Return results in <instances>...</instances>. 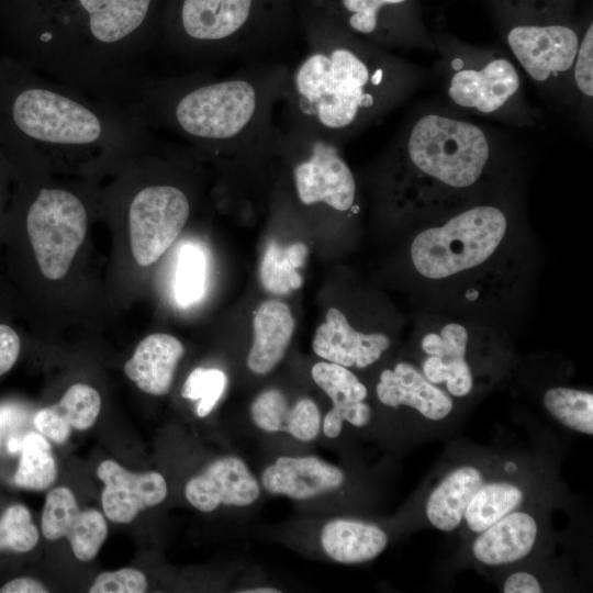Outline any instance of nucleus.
I'll return each instance as SVG.
<instances>
[{"mask_svg":"<svg viewBox=\"0 0 593 593\" xmlns=\"http://www.w3.org/2000/svg\"><path fill=\"white\" fill-rule=\"evenodd\" d=\"M572 81L581 96H593V24L591 23L580 38L578 52L571 69Z\"/></svg>","mask_w":593,"mask_h":593,"instance_id":"obj_37","label":"nucleus"},{"mask_svg":"<svg viewBox=\"0 0 593 593\" xmlns=\"http://www.w3.org/2000/svg\"><path fill=\"white\" fill-rule=\"evenodd\" d=\"M481 533L473 541V555L485 564L496 566L526 557L535 544L537 525L529 514L515 512Z\"/></svg>","mask_w":593,"mask_h":593,"instance_id":"obj_25","label":"nucleus"},{"mask_svg":"<svg viewBox=\"0 0 593 593\" xmlns=\"http://www.w3.org/2000/svg\"><path fill=\"white\" fill-rule=\"evenodd\" d=\"M544 404L564 426L588 435L593 434L592 393L563 387L552 388L545 393Z\"/></svg>","mask_w":593,"mask_h":593,"instance_id":"obj_31","label":"nucleus"},{"mask_svg":"<svg viewBox=\"0 0 593 593\" xmlns=\"http://www.w3.org/2000/svg\"><path fill=\"white\" fill-rule=\"evenodd\" d=\"M48 590L38 580L33 578H16L7 582L0 593H46Z\"/></svg>","mask_w":593,"mask_h":593,"instance_id":"obj_40","label":"nucleus"},{"mask_svg":"<svg viewBox=\"0 0 593 593\" xmlns=\"http://www.w3.org/2000/svg\"><path fill=\"white\" fill-rule=\"evenodd\" d=\"M523 500V492L510 483L481 485L470 500L463 517L469 528L481 533L515 510Z\"/></svg>","mask_w":593,"mask_h":593,"instance_id":"obj_29","label":"nucleus"},{"mask_svg":"<svg viewBox=\"0 0 593 593\" xmlns=\"http://www.w3.org/2000/svg\"><path fill=\"white\" fill-rule=\"evenodd\" d=\"M101 410L99 392L83 383L72 384L61 399L40 410L33 423L35 428L57 444L65 443L71 430H86L97 421Z\"/></svg>","mask_w":593,"mask_h":593,"instance_id":"obj_24","label":"nucleus"},{"mask_svg":"<svg viewBox=\"0 0 593 593\" xmlns=\"http://www.w3.org/2000/svg\"><path fill=\"white\" fill-rule=\"evenodd\" d=\"M242 592L244 593H278L280 591L273 588H256V589L245 590Z\"/></svg>","mask_w":593,"mask_h":593,"instance_id":"obj_41","label":"nucleus"},{"mask_svg":"<svg viewBox=\"0 0 593 593\" xmlns=\"http://www.w3.org/2000/svg\"><path fill=\"white\" fill-rule=\"evenodd\" d=\"M307 247L303 243L281 246L277 242L268 243L260 262V282L272 294H287L300 289L303 283L298 269L303 267Z\"/></svg>","mask_w":593,"mask_h":593,"instance_id":"obj_28","label":"nucleus"},{"mask_svg":"<svg viewBox=\"0 0 593 593\" xmlns=\"http://www.w3.org/2000/svg\"><path fill=\"white\" fill-rule=\"evenodd\" d=\"M321 544L335 561L360 563L378 557L388 545V536L374 524L336 518L323 526Z\"/></svg>","mask_w":593,"mask_h":593,"instance_id":"obj_26","label":"nucleus"},{"mask_svg":"<svg viewBox=\"0 0 593 593\" xmlns=\"http://www.w3.org/2000/svg\"><path fill=\"white\" fill-rule=\"evenodd\" d=\"M389 346L388 336L356 331L335 307L328 309L325 322L317 327L312 343L318 357L346 368H366L372 365Z\"/></svg>","mask_w":593,"mask_h":593,"instance_id":"obj_16","label":"nucleus"},{"mask_svg":"<svg viewBox=\"0 0 593 593\" xmlns=\"http://www.w3.org/2000/svg\"><path fill=\"white\" fill-rule=\"evenodd\" d=\"M506 226V217L499 208L473 206L439 227L419 233L411 247L413 264L430 279L477 267L497 248Z\"/></svg>","mask_w":593,"mask_h":593,"instance_id":"obj_5","label":"nucleus"},{"mask_svg":"<svg viewBox=\"0 0 593 593\" xmlns=\"http://www.w3.org/2000/svg\"><path fill=\"white\" fill-rule=\"evenodd\" d=\"M311 373L314 382L333 403L323 419L325 436L336 438L345 421L356 427H363L369 423L371 410L363 402L367 389L349 369L334 362L321 361L312 367Z\"/></svg>","mask_w":593,"mask_h":593,"instance_id":"obj_17","label":"nucleus"},{"mask_svg":"<svg viewBox=\"0 0 593 593\" xmlns=\"http://www.w3.org/2000/svg\"><path fill=\"white\" fill-rule=\"evenodd\" d=\"M283 135L298 154L292 178L299 201L305 206L324 204L335 211L350 210L356 200V180L338 145L289 126Z\"/></svg>","mask_w":593,"mask_h":593,"instance_id":"obj_8","label":"nucleus"},{"mask_svg":"<svg viewBox=\"0 0 593 593\" xmlns=\"http://www.w3.org/2000/svg\"><path fill=\"white\" fill-rule=\"evenodd\" d=\"M376 390L384 405H407L432 421L445 418L452 410L450 396L407 362L398 363L393 370H383Z\"/></svg>","mask_w":593,"mask_h":593,"instance_id":"obj_20","label":"nucleus"},{"mask_svg":"<svg viewBox=\"0 0 593 593\" xmlns=\"http://www.w3.org/2000/svg\"><path fill=\"white\" fill-rule=\"evenodd\" d=\"M20 449L14 483L29 490H46L57 477L56 462L48 441L37 433H30L22 439Z\"/></svg>","mask_w":593,"mask_h":593,"instance_id":"obj_30","label":"nucleus"},{"mask_svg":"<svg viewBox=\"0 0 593 593\" xmlns=\"http://www.w3.org/2000/svg\"><path fill=\"white\" fill-rule=\"evenodd\" d=\"M344 479L339 468L314 456L279 457L261 474L267 492L295 500L311 499L337 489Z\"/></svg>","mask_w":593,"mask_h":593,"instance_id":"obj_18","label":"nucleus"},{"mask_svg":"<svg viewBox=\"0 0 593 593\" xmlns=\"http://www.w3.org/2000/svg\"><path fill=\"white\" fill-rule=\"evenodd\" d=\"M87 13L85 38L72 81L108 87L122 61L134 53L127 41L141 29L152 0H78ZM114 77V76H113Z\"/></svg>","mask_w":593,"mask_h":593,"instance_id":"obj_6","label":"nucleus"},{"mask_svg":"<svg viewBox=\"0 0 593 593\" xmlns=\"http://www.w3.org/2000/svg\"><path fill=\"white\" fill-rule=\"evenodd\" d=\"M505 41L528 77L547 85L571 72L580 36L564 24H517Z\"/></svg>","mask_w":593,"mask_h":593,"instance_id":"obj_12","label":"nucleus"},{"mask_svg":"<svg viewBox=\"0 0 593 593\" xmlns=\"http://www.w3.org/2000/svg\"><path fill=\"white\" fill-rule=\"evenodd\" d=\"M8 116L18 134L53 148H90L120 138H137L135 125L48 82H29L12 91Z\"/></svg>","mask_w":593,"mask_h":593,"instance_id":"obj_3","label":"nucleus"},{"mask_svg":"<svg viewBox=\"0 0 593 593\" xmlns=\"http://www.w3.org/2000/svg\"><path fill=\"white\" fill-rule=\"evenodd\" d=\"M256 0H182L179 51L223 55L251 51L249 24Z\"/></svg>","mask_w":593,"mask_h":593,"instance_id":"obj_9","label":"nucleus"},{"mask_svg":"<svg viewBox=\"0 0 593 593\" xmlns=\"http://www.w3.org/2000/svg\"><path fill=\"white\" fill-rule=\"evenodd\" d=\"M226 385L227 377L224 371L199 367L188 376L181 395L191 401H199L195 413L199 417H205L222 398Z\"/></svg>","mask_w":593,"mask_h":593,"instance_id":"obj_34","label":"nucleus"},{"mask_svg":"<svg viewBox=\"0 0 593 593\" xmlns=\"http://www.w3.org/2000/svg\"><path fill=\"white\" fill-rule=\"evenodd\" d=\"M505 593H540L542 592L538 580L528 572H516L507 578L504 583Z\"/></svg>","mask_w":593,"mask_h":593,"instance_id":"obj_39","label":"nucleus"},{"mask_svg":"<svg viewBox=\"0 0 593 593\" xmlns=\"http://www.w3.org/2000/svg\"><path fill=\"white\" fill-rule=\"evenodd\" d=\"M449 100L458 108L480 115H501L521 94L522 80L514 64L502 55L481 59L455 56L446 81Z\"/></svg>","mask_w":593,"mask_h":593,"instance_id":"obj_11","label":"nucleus"},{"mask_svg":"<svg viewBox=\"0 0 593 593\" xmlns=\"http://www.w3.org/2000/svg\"><path fill=\"white\" fill-rule=\"evenodd\" d=\"M259 493L258 481L246 463L235 456L215 459L184 488L188 502L206 513L220 505L248 506Z\"/></svg>","mask_w":593,"mask_h":593,"instance_id":"obj_15","label":"nucleus"},{"mask_svg":"<svg viewBox=\"0 0 593 593\" xmlns=\"http://www.w3.org/2000/svg\"><path fill=\"white\" fill-rule=\"evenodd\" d=\"M254 423L268 433H287L302 441L314 439L321 430V413L316 403L307 398L292 406L277 389H268L256 396L250 405Z\"/></svg>","mask_w":593,"mask_h":593,"instance_id":"obj_22","label":"nucleus"},{"mask_svg":"<svg viewBox=\"0 0 593 593\" xmlns=\"http://www.w3.org/2000/svg\"><path fill=\"white\" fill-rule=\"evenodd\" d=\"M21 351L19 334L8 324L0 323V376L16 362Z\"/></svg>","mask_w":593,"mask_h":593,"instance_id":"obj_38","label":"nucleus"},{"mask_svg":"<svg viewBox=\"0 0 593 593\" xmlns=\"http://www.w3.org/2000/svg\"><path fill=\"white\" fill-rule=\"evenodd\" d=\"M190 202L184 191L172 184L141 189L128 206L131 248L135 261L147 267L174 244L188 222Z\"/></svg>","mask_w":593,"mask_h":593,"instance_id":"obj_10","label":"nucleus"},{"mask_svg":"<svg viewBox=\"0 0 593 593\" xmlns=\"http://www.w3.org/2000/svg\"><path fill=\"white\" fill-rule=\"evenodd\" d=\"M184 354L182 343L165 333L146 336L125 362L124 372L139 390L164 395L171 388L177 365Z\"/></svg>","mask_w":593,"mask_h":593,"instance_id":"obj_21","label":"nucleus"},{"mask_svg":"<svg viewBox=\"0 0 593 593\" xmlns=\"http://www.w3.org/2000/svg\"><path fill=\"white\" fill-rule=\"evenodd\" d=\"M482 484L481 472L473 467H460L450 472L428 496V521L444 532L457 528L470 500Z\"/></svg>","mask_w":593,"mask_h":593,"instance_id":"obj_27","label":"nucleus"},{"mask_svg":"<svg viewBox=\"0 0 593 593\" xmlns=\"http://www.w3.org/2000/svg\"><path fill=\"white\" fill-rule=\"evenodd\" d=\"M406 80L404 66L383 47L343 30L313 32L289 72V126L338 144L393 105Z\"/></svg>","mask_w":593,"mask_h":593,"instance_id":"obj_1","label":"nucleus"},{"mask_svg":"<svg viewBox=\"0 0 593 593\" xmlns=\"http://www.w3.org/2000/svg\"><path fill=\"white\" fill-rule=\"evenodd\" d=\"M253 329L247 366L256 374H266L282 360L293 335L294 318L286 303L267 300L254 313Z\"/></svg>","mask_w":593,"mask_h":593,"instance_id":"obj_23","label":"nucleus"},{"mask_svg":"<svg viewBox=\"0 0 593 593\" xmlns=\"http://www.w3.org/2000/svg\"><path fill=\"white\" fill-rule=\"evenodd\" d=\"M103 481V512L111 522L127 524L145 508L161 503L167 496V483L156 471L134 473L113 460L102 461L97 469Z\"/></svg>","mask_w":593,"mask_h":593,"instance_id":"obj_14","label":"nucleus"},{"mask_svg":"<svg viewBox=\"0 0 593 593\" xmlns=\"http://www.w3.org/2000/svg\"><path fill=\"white\" fill-rule=\"evenodd\" d=\"M468 342L466 328L457 323L443 327L440 334L429 333L422 339L428 355L423 362L424 377L432 383H446L456 396H465L472 389V373L465 359Z\"/></svg>","mask_w":593,"mask_h":593,"instance_id":"obj_19","label":"nucleus"},{"mask_svg":"<svg viewBox=\"0 0 593 593\" xmlns=\"http://www.w3.org/2000/svg\"><path fill=\"white\" fill-rule=\"evenodd\" d=\"M0 208H1V199H0Z\"/></svg>","mask_w":593,"mask_h":593,"instance_id":"obj_42","label":"nucleus"},{"mask_svg":"<svg viewBox=\"0 0 593 593\" xmlns=\"http://www.w3.org/2000/svg\"><path fill=\"white\" fill-rule=\"evenodd\" d=\"M87 210L72 192L42 188L25 216L26 234L43 276L59 280L68 272L87 231Z\"/></svg>","mask_w":593,"mask_h":593,"instance_id":"obj_7","label":"nucleus"},{"mask_svg":"<svg viewBox=\"0 0 593 593\" xmlns=\"http://www.w3.org/2000/svg\"><path fill=\"white\" fill-rule=\"evenodd\" d=\"M38 541L37 527L30 511L21 504L9 506L0 519V550L15 552L32 550Z\"/></svg>","mask_w":593,"mask_h":593,"instance_id":"obj_35","label":"nucleus"},{"mask_svg":"<svg viewBox=\"0 0 593 593\" xmlns=\"http://www.w3.org/2000/svg\"><path fill=\"white\" fill-rule=\"evenodd\" d=\"M206 260L201 248L192 243L183 245L178 255L174 292L181 306L198 302L205 290Z\"/></svg>","mask_w":593,"mask_h":593,"instance_id":"obj_32","label":"nucleus"},{"mask_svg":"<svg viewBox=\"0 0 593 593\" xmlns=\"http://www.w3.org/2000/svg\"><path fill=\"white\" fill-rule=\"evenodd\" d=\"M41 529L48 540L67 538L74 555L80 561L92 560L108 535L103 515L91 508L80 511L75 494L65 486L48 492Z\"/></svg>","mask_w":593,"mask_h":593,"instance_id":"obj_13","label":"nucleus"},{"mask_svg":"<svg viewBox=\"0 0 593 593\" xmlns=\"http://www.w3.org/2000/svg\"><path fill=\"white\" fill-rule=\"evenodd\" d=\"M400 138L410 167L449 189L475 184L492 155L491 137L480 125L440 112L418 116Z\"/></svg>","mask_w":593,"mask_h":593,"instance_id":"obj_4","label":"nucleus"},{"mask_svg":"<svg viewBox=\"0 0 593 593\" xmlns=\"http://www.w3.org/2000/svg\"><path fill=\"white\" fill-rule=\"evenodd\" d=\"M407 0H340L348 32L373 45L381 44L380 19L389 7L404 4Z\"/></svg>","mask_w":593,"mask_h":593,"instance_id":"obj_33","label":"nucleus"},{"mask_svg":"<svg viewBox=\"0 0 593 593\" xmlns=\"http://www.w3.org/2000/svg\"><path fill=\"white\" fill-rule=\"evenodd\" d=\"M145 574L133 568H123L116 571L100 573L91 588L90 593H143L147 590Z\"/></svg>","mask_w":593,"mask_h":593,"instance_id":"obj_36","label":"nucleus"},{"mask_svg":"<svg viewBox=\"0 0 593 593\" xmlns=\"http://www.w3.org/2000/svg\"><path fill=\"white\" fill-rule=\"evenodd\" d=\"M289 70L259 67L223 78L184 82L161 101L167 123L181 136L214 149L275 146V111L283 102Z\"/></svg>","mask_w":593,"mask_h":593,"instance_id":"obj_2","label":"nucleus"}]
</instances>
